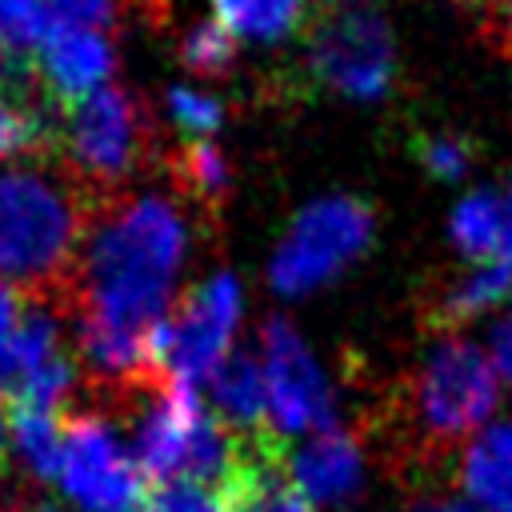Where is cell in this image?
Masks as SVG:
<instances>
[{
	"mask_svg": "<svg viewBox=\"0 0 512 512\" xmlns=\"http://www.w3.org/2000/svg\"><path fill=\"white\" fill-rule=\"evenodd\" d=\"M148 120L140 100L128 92L104 84L60 112V148L68 160L72 188L92 204V212L108 200L120 196L116 188L148 160Z\"/></svg>",
	"mask_w": 512,
	"mask_h": 512,
	"instance_id": "4",
	"label": "cell"
},
{
	"mask_svg": "<svg viewBox=\"0 0 512 512\" xmlns=\"http://www.w3.org/2000/svg\"><path fill=\"white\" fill-rule=\"evenodd\" d=\"M452 244L472 260V264H488V260H504V204L500 192H468L456 208H452Z\"/></svg>",
	"mask_w": 512,
	"mask_h": 512,
	"instance_id": "18",
	"label": "cell"
},
{
	"mask_svg": "<svg viewBox=\"0 0 512 512\" xmlns=\"http://www.w3.org/2000/svg\"><path fill=\"white\" fill-rule=\"evenodd\" d=\"M52 32H104L116 16V0H48Z\"/></svg>",
	"mask_w": 512,
	"mask_h": 512,
	"instance_id": "26",
	"label": "cell"
},
{
	"mask_svg": "<svg viewBox=\"0 0 512 512\" xmlns=\"http://www.w3.org/2000/svg\"><path fill=\"white\" fill-rule=\"evenodd\" d=\"M180 60L192 68V72H204V76H220L228 72V64L236 60V40L212 20V24H196L184 40H180Z\"/></svg>",
	"mask_w": 512,
	"mask_h": 512,
	"instance_id": "23",
	"label": "cell"
},
{
	"mask_svg": "<svg viewBox=\"0 0 512 512\" xmlns=\"http://www.w3.org/2000/svg\"><path fill=\"white\" fill-rule=\"evenodd\" d=\"M488 344H492V368H496L500 384H508V388H512V308L492 324Z\"/></svg>",
	"mask_w": 512,
	"mask_h": 512,
	"instance_id": "27",
	"label": "cell"
},
{
	"mask_svg": "<svg viewBox=\"0 0 512 512\" xmlns=\"http://www.w3.org/2000/svg\"><path fill=\"white\" fill-rule=\"evenodd\" d=\"M144 512H228V496L224 488L204 480H168L156 492H148Z\"/></svg>",
	"mask_w": 512,
	"mask_h": 512,
	"instance_id": "25",
	"label": "cell"
},
{
	"mask_svg": "<svg viewBox=\"0 0 512 512\" xmlns=\"http://www.w3.org/2000/svg\"><path fill=\"white\" fill-rule=\"evenodd\" d=\"M260 348L272 436H316L336 428V396L308 340L288 320L272 316L260 332Z\"/></svg>",
	"mask_w": 512,
	"mask_h": 512,
	"instance_id": "9",
	"label": "cell"
},
{
	"mask_svg": "<svg viewBox=\"0 0 512 512\" xmlns=\"http://www.w3.org/2000/svg\"><path fill=\"white\" fill-rule=\"evenodd\" d=\"M412 512H484V508H476L468 500H452V496H424Z\"/></svg>",
	"mask_w": 512,
	"mask_h": 512,
	"instance_id": "29",
	"label": "cell"
},
{
	"mask_svg": "<svg viewBox=\"0 0 512 512\" xmlns=\"http://www.w3.org/2000/svg\"><path fill=\"white\" fill-rule=\"evenodd\" d=\"M16 512H56L52 504H40V500H28V504H20Z\"/></svg>",
	"mask_w": 512,
	"mask_h": 512,
	"instance_id": "33",
	"label": "cell"
},
{
	"mask_svg": "<svg viewBox=\"0 0 512 512\" xmlns=\"http://www.w3.org/2000/svg\"><path fill=\"white\" fill-rule=\"evenodd\" d=\"M500 400V376L492 360L464 336L448 332L432 340V348L420 356L416 372L404 384L400 396V424L420 452V460L436 464L448 448L468 444Z\"/></svg>",
	"mask_w": 512,
	"mask_h": 512,
	"instance_id": "3",
	"label": "cell"
},
{
	"mask_svg": "<svg viewBox=\"0 0 512 512\" xmlns=\"http://www.w3.org/2000/svg\"><path fill=\"white\" fill-rule=\"evenodd\" d=\"M4 448H8V412L0 404V460H4Z\"/></svg>",
	"mask_w": 512,
	"mask_h": 512,
	"instance_id": "32",
	"label": "cell"
},
{
	"mask_svg": "<svg viewBox=\"0 0 512 512\" xmlns=\"http://www.w3.org/2000/svg\"><path fill=\"white\" fill-rule=\"evenodd\" d=\"M500 204H504V260H512V184L500 192Z\"/></svg>",
	"mask_w": 512,
	"mask_h": 512,
	"instance_id": "31",
	"label": "cell"
},
{
	"mask_svg": "<svg viewBox=\"0 0 512 512\" xmlns=\"http://www.w3.org/2000/svg\"><path fill=\"white\" fill-rule=\"evenodd\" d=\"M88 224L92 204L76 188L28 168L0 172V280L68 312Z\"/></svg>",
	"mask_w": 512,
	"mask_h": 512,
	"instance_id": "2",
	"label": "cell"
},
{
	"mask_svg": "<svg viewBox=\"0 0 512 512\" xmlns=\"http://www.w3.org/2000/svg\"><path fill=\"white\" fill-rule=\"evenodd\" d=\"M172 172H176L180 192H184L188 200H196L200 208H216V204L224 200V192H228V180H232L224 156H220L208 140L184 144V148L176 152V160H172Z\"/></svg>",
	"mask_w": 512,
	"mask_h": 512,
	"instance_id": "20",
	"label": "cell"
},
{
	"mask_svg": "<svg viewBox=\"0 0 512 512\" xmlns=\"http://www.w3.org/2000/svg\"><path fill=\"white\" fill-rule=\"evenodd\" d=\"M512 296V260H488V264H472L468 272L452 276L432 304L436 324L456 328L468 324L492 308H500Z\"/></svg>",
	"mask_w": 512,
	"mask_h": 512,
	"instance_id": "16",
	"label": "cell"
},
{
	"mask_svg": "<svg viewBox=\"0 0 512 512\" xmlns=\"http://www.w3.org/2000/svg\"><path fill=\"white\" fill-rule=\"evenodd\" d=\"M168 116H172V124H176L180 132H188L192 140H204V136H212V132L220 128L224 104H220L216 96L200 92V88L176 84V88H168Z\"/></svg>",
	"mask_w": 512,
	"mask_h": 512,
	"instance_id": "24",
	"label": "cell"
},
{
	"mask_svg": "<svg viewBox=\"0 0 512 512\" xmlns=\"http://www.w3.org/2000/svg\"><path fill=\"white\" fill-rule=\"evenodd\" d=\"M304 68L312 84L332 96L380 100L396 76V44L388 20L368 4L328 8L308 32Z\"/></svg>",
	"mask_w": 512,
	"mask_h": 512,
	"instance_id": "6",
	"label": "cell"
},
{
	"mask_svg": "<svg viewBox=\"0 0 512 512\" xmlns=\"http://www.w3.org/2000/svg\"><path fill=\"white\" fill-rule=\"evenodd\" d=\"M284 472L308 504L340 508L364 488V448L352 432L328 428V432L304 436L284 456Z\"/></svg>",
	"mask_w": 512,
	"mask_h": 512,
	"instance_id": "11",
	"label": "cell"
},
{
	"mask_svg": "<svg viewBox=\"0 0 512 512\" xmlns=\"http://www.w3.org/2000/svg\"><path fill=\"white\" fill-rule=\"evenodd\" d=\"M460 488L484 512H512V424L480 428L460 456Z\"/></svg>",
	"mask_w": 512,
	"mask_h": 512,
	"instance_id": "14",
	"label": "cell"
},
{
	"mask_svg": "<svg viewBox=\"0 0 512 512\" xmlns=\"http://www.w3.org/2000/svg\"><path fill=\"white\" fill-rule=\"evenodd\" d=\"M376 236V216L360 196H320L304 204L272 252L268 280L280 296H308L356 264Z\"/></svg>",
	"mask_w": 512,
	"mask_h": 512,
	"instance_id": "5",
	"label": "cell"
},
{
	"mask_svg": "<svg viewBox=\"0 0 512 512\" xmlns=\"http://www.w3.org/2000/svg\"><path fill=\"white\" fill-rule=\"evenodd\" d=\"M16 324H20V296H16V288L8 280H0V348L8 344Z\"/></svg>",
	"mask_w": 512,
	"mask_h": 512,
	"instance_id": "28",
	"label": "cell"
},
{
	"mask_svg": "<svg viewBox=\"0 0 512 512\" xmlns=\"http://www.w3.org/2000/svg\"><path fill=\"white\" fill-rule=\"evenodd\" d=\"M64 104L48 92L28 52L0 40V160L52 156L60 148Z\"/></svg>",
	"mask_w": 512,
	"mask_h": 512,
	"instance_id": "10",
	"label": "cell"
},
{
	"mask_svg": "<svg viewBox=\"0 0 512 512\" xmlns=\"http://www.w3.org/2000/svg\"><path fill=\"white\" fill-rule=\"evenodd\" d=\"M324 4H328V8H356L360 0H324Z\"/></svg>",
	"mask_w": 512,
	"mask_h": 512,
	"instance_id": "34",
	"label": "cell"
},
{
	"mask_svg": "<svg viewBox=\"0 0 512 512\" xmlns=\"http://www.w3.org/2000/svg\"><path fill=\"white\" fill-rule=\"evenodd\" d=\"M212 404L224 428L236 436H268V388H264V368L252 352H232L216 376L208 380Z\"/></svg>",
	"mask_w": 512,
	"mask_h": 512,
	"instance_id": "15",
	"label": "cell"
},
{
	"mask_svg": "<svg viewBox=\"0 0 512 512\" xmlns=\"http://www.w3.org/2000/svg\"><path fill=\"white\" fill-rule=\"evenodd\" d=\"M8 444H12L16 460L28 468L32 480H56V476H60L64 420H60L56 412L12 408V412H8Z\"/></svg>",
	"mask_w": 512,
	"mask_h": 512,
	"instance_id": "19",
	"label": "cell"
},
{
	"mask_svg": "<svg viewBox=\"0 0 512 512\" xmlns=\"http://www.w3.org/2000/svg\"><path fill=\"white\" fill-rule=\"evenodd\" d=\"M240 280L232 272H216L200 280L160 324L156 332V364L160 372L180 384L196 388L216 376V368L228 360L236 324H240Z\"/></svg>",
	"mask_w": 512,
	"mask_h": 512,
	"instance_id": "7",
	"label": "cell"
},
{
	"mask_svg": "<svg viewBox=\"0 0 512 512\" xmlns=\"http://www.w3.org/2000/svg\"><path fill=\"white\" fill-rule=\"evenodd\" d=\"M212 12L232 40L276 44L304 24L308 0H212Z\"/></svg>",
	"mask_w": 512,
	"mask_h": 512,
	"instance_id": "17",
	"label": "cell"
},
{
	"mask_svg": "<svg viewBox=\"0 0 512 512\" xmlns=\"http://www.w3.org/2000/svg\"><path fill=\"white\" fill-rule=\"evenodd\" d=\"M52 36L48 0H0V40L28 52Z\"/></svg>",
	"mask_w": 512,
	"mask_h": 512,
	"instance_id": "22",
	"label": "cell"
},
{
	"mask_svg": "<svg viewBox=\"0 0 512 512\" xmlns=\"http://www.w3.org/2000/svg\"><path fill=\"white\" fill-rule=\"evenodd\" d=\"M412 152H416L420 168L432 180H464L472 172V164H476V148L460 132H428V136H416Z\"/></svg>",
	"mask_w": 512,
	"mask_h": 512,
	"instance_id": "21",
	"label": "cell"
},
{
	"mask_svg": "<svg viewBox=\"0 0 512 512\" xmlns=\"http://www.w3.org/2000/svg\"><path fill=\"white\" fill-rule=\"evenodd\" d=\"M36 68L60 104L104 88L112 72V44L104 32H52L36 48Z\"/></svg>",
	"mask_w": 512,
	"mask_h": 512,
	"instance_id": "12",
	"label": "cell"
},
{
	"mask_svg": "<svg viewBox=\"0 0 512 512\" xmlns=\"http://www.w3.org/2000/svg\"><path fill=\"white\" fill-rule=\"evenodd\" d=\"M492 16H496V32L512 56V0H492Z\"/></svg>",
	"mask_w": 512,
	"mask_h": 512,
	"instance_id": "30",
	"label": "cell"
},
{
	"mask_svg": "<svg viewBox=\"0 0 512 512\" xmlns=\"http://www.w3.org/2000/svg\"><path fill=\"white\" fill-rule=\"evenodd\" d=\"M228 512H312L284 472L280 436H248L244 460L224 488Z\"/></svg>",
	"mask_w": 512,
	"mask_h": 512,
	"instance_id": "13",
	"label": "cell"
},
{
	"mask_svg": "<svg viewBox=\"0 0 512 512\" xmlns=\"http://www.w3.org/2000/svg\"><path fill=\"white\" fill-rule=\"evenodd\" d=\"M468 4H472V0H468Z\"/></svg>",
	"mask_w": 512,
	"mask_h": 512,
	"instance_id": "35",
	"label": "cell"
},
{
	"mask_svg": "<svg viewBox=\"0 0 512 512\" xmlns=\"http://www.w3.org/2000/svg\"><path fill=\"white\" fill-rule=\"evenodd\" d=\"M60 488L76 512H144L148 476L120 448L116 428L100 412H72L64 420Z\"/></svg>",
	"mask_w": 512,
	"mask_h": 512,
	"instance_id": "8",
	"label": "cell"
},
{
	"mask_svg": "<svg viewBox=\"0 0 512 512\" xmlns=\"http://www.w3.org/2000/svg\"><path fill=\"white\" fill-rule=\"evenodd\" d=\"M92 224L68 312L156 336L188 252L180 208L164 196H112L92 212Z\"/></svg>",
	"mask_w": 512,
	"mask_h": 512,
	"instance_id": "1",
	"label": "cell"
}]
</instances>
